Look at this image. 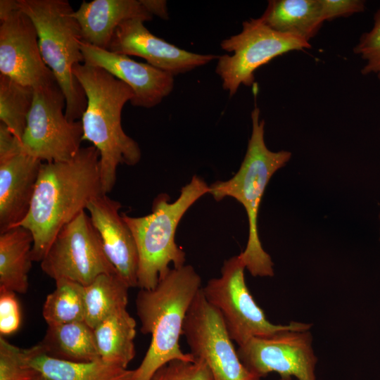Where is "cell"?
Masks as SVG:
<instances>
[{
	"instance_id": "obj_1",
	"label": "cell",
	"mask_w": 380,
	"mask_h": 380,
	"mask_svg": "<svg viewBox=\"0 0 380 380\" xmlns=\"http://www.w3.org/2000/svg\"><path fill=\"white\" fill-rule=\"evenodd\" d=\"M99 161L92 145L82 147L70 160L42 163L29 211L18 225L32 234V261L41 262L61 229L91 199L106 194Z\"/></svg>"
},
{
	"instance_id": "obj_2",
	"label": "cell",
	"mask_w": 380,
	"mask_h": 380,
	"mask_svg": "<svg viewBox=\"0 0 380 380\" xmlns=\"http://www.w3.org/2000/svg\"><path fill=\"white\" fill-rule=\"evenodd\" d=\"M72 72L87 98L80 120L82 140L92 143L99 151L101 182L107 194L115 184L118 167L134 166L141 157L138 143L125 132L121 122L122 108L134 98V92L101 68L80 63Z\"/></svg>"
},
{
	"instance_id": "obj_3",
	"label": "cell",
	"mask_w": 380,
	"mask_h": 380,
	"mask_svg": "<svg viewBox=\"0 0 380 380\" xmlns=\"http://www.w3.org/2000/svg\"><path fill=\"white\" fill-rule=\"evenodd\" d=\"M201 278L190 265L170 268L151 289H140L136 310L141 331L151 336L149 347L130 380H151L155 372L174 360L193 361L179 346L184 322L201 289Z\"/></svg>"
},
{
	"instance_id": "obj_4",
	"label": "cell",
	"mask_w": 380,
	"mask_h": 380,
	"mask_svg": "<svg viewBox=\"0 0 380 380\" xmlns=\"http://www.w3.org/2000/svg\"><path fill=\"white\" fill-rule=\"evenodd\" d=\"M260 109L251 112L252 132L244 158L236 173L226 181L209 186L208 194L215 201L232 197L240 203L247 214L248 238L239 253L246 269L253 277H273L274 263L260 240L258 216L265 190L272 175L291 157L287 151H272L265 142V120H260Z\"/></svg>"
},
{
	"instance_id": "obj_5",
	"label": "cell",
	"mask_w": 380,
	"mask_h": 380,
	"mask_svg": "<svg viewBox=\"0 0 380 380\" xmlns=\"http://www.w3.org/2000/svg\"><path fill=\"white\" fill-rule=\"evenodd\" d=\"M208 191L206 182L194 175L175 201L170 202L167 194H160L153 200L151 213L141 217L121 213L136 242L140 289L154 288L171 268L170 264L175 268L185 265V253L175 242L176 230L186 212Z\"/></svg>"
},
{
	"instance_id": "obj_6",
	"label": "cell",
	"mask_w": 380,
	"mask_h": 380,
	"mask_svg": "<svg viewBox=\"0 0 380 380\" xmlns=\"http://www.w3.org/2000/svg\"><path fill=\"white\" fill-rule=\"evenodd\" d=\"M19 8L33 22L42 58L50 68L66 100L65 116L80 120L87 107L84 91L73 74L84 63L81 30L67 0H17Z\"/></svg>"
},
{
	"instance_id": "obj_7",
	"label": "cell",
	"mask_w": 380,
	"mask_h": 380,
	"mask_svg": "<svg viewBox=\"0 0 380 380\" xmlns=\"http://www.w3.org/2000/svg\"><path fill=\"white\" fill-rule=\"evenodd\" d=\"M245 269L239 254L227 259L223 262L220 276L209 279L201 289L205 299L219 312L233 341L241 346L253 337L311 328L310 324L293 321L286 325L271 323L247 287Z\"/></svg>"
},
{
	"instance_id": "obj_8",
	"label": "cell",
	"mask_w": 380,
	"mask_h": 380,
	"mask_svg": "<svg viewBox=\"0 0 380 380\" xmlns=\"http://www.w3.org/2000/svg\"><path fill=\"white\" fill-rule=\"evenodd\" d=\"M66 100L56 80L34 88L32 106L21 140L23 151L43 163L71 160L83 137L81 120L69 121Z\"/></svg>"
},
{
	"instance_id": "obj_9",
	"label": "cell",
	"mask_w": 380,
	"mask_h": 380,
	"mask_svg": "<svg viewBox=\"0 0 380 380\" xmlns=\"http://www.w3.org/2000/svg\"><path fill=\"white\" fill-rule=\"evenodd\" d=\"M220 46L232 54L219 56L215 72L223 89L233 96L241 85L252 86L254 72L260 66L277 56L311 46L303 39L271 29L258 18L243 21L241 32L222 40Z\"/></svg>"
},
{
	"instance_id": "obj_10",
	"label": "cell",
	"mask_w": 380,
	"mask_h": 380,
	"mask_svg": "<svg viewBox=\"0 0 380 380\" xmlns=\"http://www.w3.org/2000/svg\"><path fill=\"white\" fill-rule=\"evenodd\" d=\"M40 262L55 281L67 279L84 286L101 274L117 273L85 210L61 229Z\"/></svg>"
},
{
	"instance_id": "obj_11",
	"label": "cell",
	"mask_w": 380,
	"mask_h": 380,
	"mask_svg": "<svg viewBox=\"0 0 380 380\" xmlns=\"http://www.w3.org/2000/svg\"><path fill=\"white\" fill-rule=\"evenodd\" d=\"M182 336L190 353L205 362L213 380H262L243 365L219 312L201 289L188 310Z\"/></svg>"
},
{
	"instance_id": "obj_12",
	"label": "cell",
	"mask_w": 380,
	"mask_h": 380,
	"mask_svg": "<svg viewBox=\"0 0 380 380\" xmlns=\"http://www.w3.org/2000/svg\"><path fill=\"white\" fill-rule=\"evenodd\" d=\"M310 331L286 330L270 336L253 337L237 349L243 365L262 379L272 372L297 380H317V357Z\"/></svg>"
},
{
	"instance_id": "obj_13",
	"label": "cell",
	"mask_w": 380,
	"mask_h": 380,
	"mask_svg": "<svg viewBox=\"0 0 380 380\" xmlns=\"http://www.w3.org/2000/svg\"><path fill=\"white\" fill-rule=\"evenodd\" d=\"M0 22L1 74L33 88L56 80L42 58L35 26L18 5Z\"/></svg>"
},
{
	"instance_id": "obj_14",
	"label": "cell",
	"mask_w": 380,
	"mask_h": 380,
	"mask_svg": "<svg viewBox=\"0 0 380 380\" xmlns=\"http://www.w3.org/2000/svg\"><path fill=\"white\" fill-rule=\"evenodd\" d=\"M144 23L139 18L123 21L116 28L107 50L143 58L148 64L174 77L217 60L220 56L180 49L153 34Z\"/></svg>"
},
{
	"instance_id": "obj_15",
	"label": "cell",
	"mask_w": 380,
	"mask_h": 380,
	"mask_svg": "<svg viewBox=\"0 0 380 380\" xmlns=\"http://www.w3.org/2000/svg\"><path fill=\"white\" fill-rule=\"evenodd\" d=\"M80 46L84 63L106 70L132 89L130 103L133 106L153 108L173 90L174 76L165 71L82 41Z\"/></svg>"
},
{
	"instance_id": "obj_16",
	"label": "cell",
	"mask_w": 380,
	"mask_h": 380,
	"mask_svg": "<svg viewBox=\"0 0 380 380\" xmlns=\"http://www.w3.org/2000/svg\"><path fill=\"white\" fill-rule=\"evenodd\" d=\"M121 208L119 201L102 194L91 199L86 210L100 236L108 259L129 287L135 288L138 251L132 233L120 213Z\"/></svg>"
},
{
	"instance_id": "obj_17",
	"label": "cell",
	"mask_w": 380,
	"mask_h": 380,
	"mask_svg": "<svg viewBox=\"0 0 380 380\" xmlns=\"http://www.w3.org/2000/svg\"><path fill=\"white\" fill-rule=\"evenodd\" d=\"M42 163L23 151L0 158V233L26 217Z\"/></svg>"
},
{
	"instance_id": "obj_18",
	"label": "cell",
	"mask_w": 380,
	"mask_h": 380,
	"mask_svg": "<svg viewBox=\"0 0 380 380\" xmlns=\"http://www.w3.org/2000/svg\"><path fill=\"white\" fill-rule=\"evenodd\" d=\"M72 15L80 25L82 41L103 49H108L116 28L123 21L153 18L141 0L83 1Z\"/></svg>"
},
{
	"instance_id": "obj_19",
	"label": "cell",
	"mask_w": 380,
	"mask_h": 380,
	"mask_svg": "<svg viewBox=\"0 0 380 380\" xmlns=\"http://www.w3.org/2000/svg\"><path fill=\"white\" fill-rule=\"evenodd\" d=\"M21 350L25 362L49 380H130L133 374L101 360L74 362L53 357L38 343Z\"/></svg>"
},
{
	"instance_id": "obj_20",
	"label": "cell",
	"mask_w": 380,
	"mask_h": 380,
	"mask_svg": "<svg viewBox=\"0 0 380 380\" xmlns=\"http://www.w3.org/2000/svg\"><path fill=\"white\" fill-rule=\"evenodd\" d=\"M260 19L278 32L308 42L324 22L319 0H270Z\"/></svg>"
},
{
	"instance_id": "obj_21",
	"label": "cell",
	"mask_w": 380,
	"mask_h": 380,
	"mask_svg": "<svg viewBox=\"0 0 380 380\" xmlns=\"http://www.w3.org/2000/svg\"><path fill=\"white\" fill-rule=\"evenodd\" d=\"M32 233L22 226L0 233V289L25 293L33 262Z\"/></svg>"
},
{
	"instance_id": "obj_22",
	"label": "cell",
	"mask_w": 380,
	"mask_h": 380,
	"mask_svg": "<svg viewBox=\"0 0 380 380\" xmlns=\"http://www.w3.org/2000/svg\"><path fill=\"white\" fill-rule=\"evenodd\" d=\"M38 344L46 354L61 360H101L94 330L85 321L48 325L44 338Z\"/></svg>"
},
{
	"instance_id": "obj_23",
	"label": "cell",
	"mask_w": 380,
	"mask_h": 380,
	"mask_svg": "<svg viewBox=\"0 0 380 380\" xmlns=\"http://www.w3.org/2000/svg\"><path fill=\"white\" fill-rule=\"evenodd\" d=\"M136 322L127 309L108 317L94 329L100 359L108 364L127 369L136 351Z\"/></svg>"
},
{
	"instance_id": "obj_24",
	"label": "cell",
	"mask_w": 380,
	"mask_h": 380,
	"mask_svg": "<svg viewBox=\"0 0 380 380\" xmlns=\"http://www.w3.org/2000/svg\"><path fill=\"white\" fill-rule=\"evenodd\" d=\"M129 289L118 273L97 277L84 286L85 322L94 329L108 317L127 309Z\"/></svg>"
},
{
	"instance_id": "obj_25",
	"label": "cell",
	"mask_w": 380,
	"mask_h": 380,
	"mask_svg": "<svg viewBox=\"0 0 380 380\" xmlns=\"http://www.w3.org/2000/svg\"><path fill=\"white\" fill-rule=\"evenodd\" d=\"M43 305L42 315L47 325L85 320L84 286L76 281L61 279Z\"/></svg>"
},
{
	"instance_id": "obj_26",
	"label": "cell",
	"mask_w": 380,
	"mask_h": 380,
	"mask_svg": "<svg viewBox=\"0 0 380 380\" xmlns=\"http://www.w3.org/2000/svg\"><path fill=\"white\" fill-rule=\"evenodd\" d=\"M34 88L0 74V122L22 140L32 106Z\"/></svg>"
},
{
	"instance_id": "obj_27",
	"label": "cell",
	"mask_w": 380,
	"mask_h": 380,
	"mask_svg": "<svg viewBox=\"0 0 380 380\" xmlns=\"http://www.w3.org/2000/svg\"><path fill=\"white\" fill-rule=\"evenodd\" d=\"M22 348L0 337V380H37L41 374L27 365Z\"/></svg>"
},
{
	"instance_id": "obj_28",
	"label": "cell",
	"mask_w": 380,
	"mask_h": 380,
	"mask_svg": "<svg viewBox=\"0 0 380 380\" xmlns=\"http://www.w3.org/2000/svg\"><path fill=\"white\" fill-rule=\"evenodd\" d=\"M151 380H213L205 362L198 358L193 361L174 360L159 368Z\"/></svg>"
},
{
	"instance_id": "obj_29",
	"label": "cell",
	"mask_w": 380,
	"mask_h": 380,
	"mask_svg": "<svg viewBox=\"0 0 380 380\" xmlns=\"http://www.w3.org/2000/svg\"><path fill=\"white\" fill-rule=\"evenodd\" d=\"M353 51L366 61L362 74H376L380 81V8L374 14L373 27L361 35Z\"/></svg>"
},
{
	"instance_id": "obj_30",
	"label": "cell",
	"mask_w": 380,
	"mask_h": 380,
	"mask_svg": "<svg viewBox=\"0 0 380 380\" xmlns=\"http://www.w3.org/2000/svg\"><path fill=\"white\" fill-rule=\"evenodd\" d=\"M21 315L15 293L0 289V334L10 335L20 326Z\"/></svg>"
},
{
	"instance_id": "obj_31",
	"label": "cell",
	"mask_w": 380,
	"mask_h": 380,
	"mask_svg": "<svg viewBox=\"0 0 380 380\" xmlns=\"http://www.w3.org/2000/svg\"><path fill=\"white\" fill-rule=\"evenodd\" d=\"M324 21L349 16L362 12L365 2L362 0H319Z\"/></svg>"
},
{
	"instance_id": "obj_32",
	"label": "cell",
	"mask_w": 380,
	"mask_h": 380,
	"mask_svg": "<svg viewBox=\"0 0 380 380\" xmlns=\"http://www.w3.org/2000/svg\"><path fill=\"white\" fill-rule=\"evenodd\" d=\"M147 11L162 19H168L167 1L163 0H141Z\"/></svg>"
},
{
	"instance_id": "obj_33",
	"label": "cell",
	"mask_w": 380,
	"mask_h": 380,
	"mask_svg": "<svg viewBox=\"0 0 380 380\" xmlns=\"http://www.w3.org/2000/svg\"><path fill=\"white\" fill-rule=\"evenodd\" d=\"M279 380H294L293 377L291 376H282L280 377Z\"/></svg>"
},
{
	"instance_id": "obj_34",
	"label": "cell",
	"mask_w": 380,
	"mask_h": 380,
	"mask_svg": "<svg viewBox=\"0 0 380 380\" xmlns=\"http://www.w3.org/2000/svg\"><path fill=\"white\" fill-rule=\"evenodd\" d=\"M37 380H49L43 375L40 374L39 376L37 378Z\"/></svg>"
},
{
	"instance_id": "obj_35",
	"label": "cell",
	"mask_w": 380,
	"mask_h": 380,
	"mask_svg": "<svg viewBox=\"0 0 380 380\" xmlns=\"http://www.w3.org/2000/svg\"><path fill=\"white\" fill-rule=\"evenodd\" d=\"M379 219H380V216H379Z\"/></svg>"
}]
</instances>
